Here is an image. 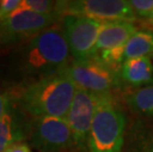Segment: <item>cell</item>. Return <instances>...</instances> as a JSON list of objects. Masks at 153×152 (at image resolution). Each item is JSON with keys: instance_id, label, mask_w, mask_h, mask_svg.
Returning <instances> with one entry per match:
<instances>
[{"instance_id": "6da1fadb", "label": "cell", "mask_w": 153, "mask_h": 152, "mask_svg": "<svg viewBox=\"0 0 153 152\" xmlns=\"http://www.w3.org/2000/svg\"><path fill=\"white\" fill-rule=\"evenodd\" d=\"M67 65L48 75L26 79L6 94L32 118L65 119L76 92Z\"/></svg>"}, {"instance_id": "7a4b0ae2", "label": "cell", "mask_w": 153, "mask_h": 152, "mask_svg": "<svg viewBox=\"0 0 153 152\" xmlns=\"http://www.w3.org/2000/svg\"><path fill=\"white\" fill-rule=\"evenodd\" d=\"M69 57V47L62 30L48 28L16 48L12 66L26 79L38 78L65 67Z\"/></svg>"}, {"instance_id": "3957f363", "label": "cell", "mask_w": 153, "mask_h": 152, "mask_svg": "<svg viewBox=\"0 0 153 152\" xmlns=\"http://www.w3.org/2000/svg\"><path fill=\"white\" fill-rule=\"evenodd\" d=\"M126 116L112 94H107L96 109L88 138L89 152H122Z\"/></svg>"}, {"instance_id": "277c9868", "label": "cell", "mask_w": 153, "mask_h": 152, "mask_svg": "<svg viewBox=\"0 0 153 152\" xmlns=\"http://www.w3.org/2000/svg\"><path fill=\"white\" fill-rule=\"evenodd\" d=\"M55 15L61 20L66 15L82 16L107 22H132L135 15L128 1L123 0H74L56 1Z\"/></svg>"}, {"instance_id": "5b68a950", "label": "cell", "mask_w": 153, "mask_h": 152, "mask_svg": "<svg viewBox=\"0 0 153 152\" xmlns=\"http://www.w3.org/2000/svg\"><path fill=\"white\" fill-rule=\"evenodd\" d=\"M28 140L40 152H68L75 148L70 128L64 118L31 117Z\"/></svg>"}, {"instance_id": "8992f818", "label": "cell", "mask_w": 153, "mask_h": 152, "mask_svg": "<svg viewBox=\"0 0 153 152\" xmlns=\"http://www.w3.org/2000/svg\"><path fill=\"white\" fill-rule=\"evenodd\" d=\"M67 68L77 87L92 93L111 94L122 82L120 73L109 67L97 56L84 60L71 59Z\"/></svg>"}, {"instance_id": "52a82bcc", "label": "cell", "mask_w": 153, "mask_h": 152, "mask_svg": "<svg viewBox=\"0 0 153 152\" xmlns=\"http://www.w3.org/2000/svg\"><path fill=\"white\" fill-rule=\"evenodd\" d=\"M107 94H96L76 86V92L66 115L75 149L85 152L88 148L91 127L96 109Z\"/></svg>"}, {"instance_id": "ba28073f", "label": "cell", "mask_w": 153, "mask_h": 152, "mask_svg": "<svg viewBox=\"0 0 153 152\" xmlns=\"http://www.w3.org/2000/svg\"><path fill=\"white\" fill-rule=\"evenodd\" d=\"M102 22L82 16L66 15L61 19V30L66 39L73 60L94 56Z\"/></svg>"}, {"instance_id": "9c48e42d", "label": "cell", "mask_w": 153, "mask_h": 152, "mask_svg": "<svg viewBox=\"0 0 153 152\" xmlns=\"http://www.w3.org/2000/svg\"><path fill=\"white\" fill-rule=\"evenodd\" d=\"M58 19L53 15L33 11L13 12L0 24V44H23L51 28Z\"/></svg>"}, {"instance_id": "30bf717a", "label": "cell", "mask_w": 153, "mask_h": 152, "mask_svg": "<svg viewBox=\"0 0 153 152\" xmlns=\"http://www.w3.org/2000/svg\"><path fill=\"white\" fill-rule=\"evenodd\" d=\"M30 119L31 118L29 119L27 114L11 100L5 114L0 118V152L28 139Z\"/></svg>"}, {"instance_id": "8fae6325", "label": "cell", "mask_w": 153, "mask_h": 152, "mask_svg": "<svg viewBox=\"0 0 153 152\" xmlns=\"http://www.w3.org/2000/svg\"><path fill=\"white\" fill-rule=\"evenodd\" d=\"M136 31V26L131 22L103 23L98 36L94 56L104 50L125 46Z\"/></svg>"}, {"instance_id": "7c38bea8", "label": "cell", "mask_w": 153, "mask_h": 152, "mask_svg": "<svg viewBox=\"0 0 153 152\" xmlns=\"http://www.w3.org/2000/svg\"><path fill=\"white\" fill-rule=\"evenodd\" d=\"M120 79L134 88L153 85V63L150 56L126 60L120 68Z\"/></svg>"}, {"instance_id": "4fadbf2b", "label": "cell", "mask_w": 153, "mask_h": 152, "mask_svg": "<svg viewBox=\"0 0 153 152\" xmlns=\"http://www.w3.org/2000/svg\"><path fill=\"white\" fill-rule=\"evenodd\" d=\"M153 53V31H136L125 44V61L150 56Z\"/></svg>"}, {"instance_id": "5bb4252c", "label": "cell", "mask_w": 153, "mask_h": 152, "mask_svg": "<svg viewBox=\"0 0 153 152\" xmlns=\"http://www.w3.org/2000/svg\"><path fill=\"white\" fill-rule=\"evenodd\" d=\"M125 100L135 113L143 116H153V85L128 93Z\"/></svg>"}, {"instance_id": "9a60e30c", "label": "cell", "mask_w": 153, "mask_h": 152, "mask_svg": "<svg viewBox=\"0 0 153 152\" xmlns=\"http://www.w3.org/2000/svg\"><path fill=\"white\" fill-rule=\"evenodd\" d=\"M55 7H56V1H48V0H24V1H21V4L19 5V7L14 12L33 11L36 13H40V14L53 15L56 17V15H55Z\"/></svg>"}, {"instance_id": "2e32d148", "label": "cell", "mask_w": 153, "mask_h": 152, "mask_svg": "<svg viewBox=\"0 0 153 152\" xmlns=\"http://www.w3.org/2000/svg\"><path fill=\"white\" fill-rule=\"evenodd\" d=\"M135 17L147 19L153 12V0H131L128 1Z\"/></svg>"}, {"instance_id": "e0dca14e", "label": "cell", "mask_w": 153, "mask_h": 152, "mask_svg": "<svg viewBox=\"0 0 153 152\" xmlns=\"http://www.w3.org/2000/svg\"><path fill=\"white\" fill-rule=\"evenodd\" d=\"M21 4L20 0H3L0 1V24L10 16Z\"/></svg>"}, {"instance_id": "ac0fdd59", "label": "cell", "mask_w": 153, "mask_h": 152, "mask_svg": "<svg viewBox=\"0 0 153 152\" xmlns=\"http://www.w3.org/2000/svg\"><path fill=\"white\" fill-rule=\"evenodd\" d=\"M3 152H33L29 145L23 142H19V143H15L9 146L8 148L3 151Z\"/></svg>"}, {"instance_id": "d6986e66", "label": "cell", "mask_w": 153, "mask_h": 152, "mask_svg": "<svg viewBox=\"0 0 153 152\" xmlns=\"http://www.w3.org/2000/svg\"><path fill=\"white\" fill-rule=\"evenodd\" d=\"M11 103V99L7 94H0V118L5 114L6 110L8 109L9 105Z\"/></svg>"}, {"instance_id": "ffe728a7", "label": "cell", "mask_w": 153, "mask_h": 152, "mask_svg": "<svg viewBox=\"0 0 153 152\" xmlns=\"http://www.w3.org/2000/svg\"><path fill=\"white\" fill-rule=\"evenodd\" d=\"M144 152H153V136L151 137V139L149 140Z\"/></svg>"}, {"instance_id": "44dd1931", "label": "cell", "mask_w": 153, "mask_h": 152, "mask_svg": "<svg viewBox=\"0 0 153 152\" xmlns=\"http://www.w3.org/2000/svg\"><path fill=\"white\" fill-rule=\"evenodd\" d=\"M146 22V24H147V26H149V27L153 28V12L151 13V15L149 16V17L147 19H145L144 20Z\"/></svg>"}, {"instance_id": "7402d4cb", "label": "cell", "mask_w": 153, "mask_h": 152, "mask_svg": "<svg viewBox=\"0 0 153 152\" xmlns=\"http://www.w3.org/2000/svg\"><path fill=\"white\" fill-rule=\"evenodd\" d=\"M151 56H152V59H153V53H152V54H151Z\"/></svg>"}]
</instances>
